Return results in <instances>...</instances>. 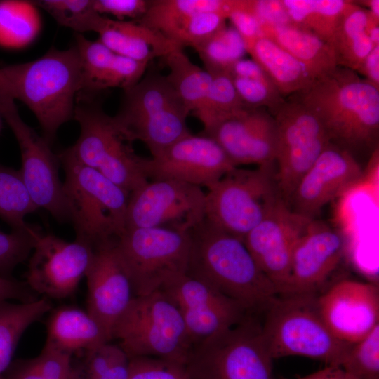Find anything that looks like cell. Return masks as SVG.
Segmentation results:
<instances>
[{
  "label": "cell",
  "instance_id": "cell-29",
  "mask_svg": "<svg viewBox=\"0 0 379 379\" xmlns=\"http://www.w3.org/2000/svg\"><path fill=\"white\" fill-rule=\"evenodd\" d=\"M366 9L347 1L331 45L338 66L358 72L374 48L366 31Z\"/></svg>",
  "mask_w": 379,
  "mask_h": 379
},
{
  "label": "cell",
  "instance_id": "cell-57",
  "mask_svg": "<svg viewBox=\"0 0 379 379\" xmlns=\"http://www.w3.org/2000/svg\"><path fill=\"white\" fill-rule=\"evenodd\" d=\"M0 379H5V378H4L2 376H0Z\"/></svg>",
  "mask_w": 379,
  "mask_h": 379
},
{
  "label": "cell",
  "instance_id": "cell-21",
  "mask_svg": "<svg viewBox=\"0 0 379 379\" xmlns=\"http://www.w3.org/2000/svg\"><path fill=\"white\" fill-rule=\"evenodd\" d=\"M204 135L213 139L237 167L276 164V125L266 109H244Z\"/></svg>",
  "mask_w": 379,
  "mask_h": 379
},
{
  "label": "cell",
  "instance_id": "cell-19",
  "mask_svg": "<svg viewBox=\"0 0 379 379\" xmlns=\"http://www.w3.org/2000/svg\"><path fill=\"white\" fill-rule=\"evenodd\" d=\"M317 305L328 328L345 343L359 342L379 325V289L372 283L343 279L318 295Z\"/></svg>",
  "mask_w": 379,
  "mask_h": 379
},
{
  "label": "cell",
  "instance_id": "cell-1",
  "mask_svg": "<svg viewBox=\"0 0 379 379\" xmlns=\"http://www.w3.org/2000/svg\"><path fill=\"white\" fill-rule=\"evenodd\" d=\"M187 274L238 302L247 312H265L279 295L244 241L205 218L190 232Z\"/></svg>",
  "mask_w": 379,
  "mask_h": 379
},
{
  "label": "cell",
  "instance_id": "cell-41",
  "mask_svg": "<svg viewBox=\"0 0 379 379\" xmlns=\"http://www.w3.org/2000/svg\"><path fill=\"white\" fill-rule=\"evenodd\" d=\"M41 230L32 226L27 230L0 231V276L12 277L15 267L27 260Z\"/></svg>",
  "mask_w": 379,
  "mask_h": 379
},
{
  "label": "cell",
  "instance_id": "cell-3",
  "mask_svg": "<svg viewBox=\"0 0 379 379\" xmlns=\"http://www.w3.org/2000/svg\"><path fill=\"white\" fill-rule=\"evenodd\" d=\"M8 94L26 105L51 145L59 128L74 119V100L83 89V72L76 46L51 48L41 57L0 68Z\"/></svg>",
  "mask_w": 379,
  "mask_h": 379
},
{
  "label": "cell",
  "instance_id": "cell-46",
  "mask_svg": "<svg viewBox=\"0 0 379 379\" xmlns=\"http://www.w3.org/2000/svg\"><path fill=\"white\" fill-rule=\"evenodd\" d=\"M246 8L260 24L293 25L281 0H246Z\"/></svg>",
  "mask_w": 379,
  "mask_h": 379
},
{
  "label": "cell",
  "instance_id": "cell-16",
  "mask_svg": "<svg viewBox=\"0 0 379 379\" xmlns=\"http://www.w3.org/2000/svg\"><path fill=\"white\" fill-rule=\"evenodd\" d=\"M311 220L293 211L281 199L244 239L257 265L279 295L290 292L293 251Z\"/></svg>",
  "mask_w": 379,
  "mask_h": 379
},
{
  "label": "cell",
  "instance_id": "cell-15",
  "mask_svg": "<svg viewBox=\"0 0 379 379\" xmlns=\"http://www.w3.org/2000/svg\"><path fill=\"white\" fill-rule=\"evenodd\" d=\"M93 255V248L84 243L40 232L28 258L25 281L41 297L69 298L85 277Z\"/></svg>",
  "mask_w": 379,
  "mask_h": 379
},
{
  "label": "cell",
  "instance_id": "cell-5",
  "mask_svg": "<svg viewBox=\"0 0 379 379\" xmlns=\"http://www.w3.org/2000/svg\"><path fill=\"white\" fill-rule=\"evenodd\" d=\"M74 119L80 126L76 142L62 152L93 168L131 194L148 180V158L135 151V140L117 117L95 102L75 105Z\"/></svg>",
  "mask_w": 379,
  "mask_h": 379
},
{
  "label": "cell",
  "instance_id": "cell-36",
  "mask_svg": "<svg viewBox=\"0 0 379 379\" xmlns=\"http://www.w3.org/2000/svg\"><path fill=\"white\" fill-rule=\"evenodd\" d=\"M193 48L209 73L227 72L246 53L239 34L226 25Z\"/></svg>",
  "mask_w": 379,
  "mask_h": 379
},
{
  "label": "cell",
  "instance_id": "cell-31",
  "mask_svg": "<svg viewBox=\"0 0 379 379\" xmlns=\"http://www.w3.org/2000/svg\"><path fill=\"white\" fill-rule=\"evenodd\" d=\"M168 69L167 79L190 113L197 115L202 109L211 84L212 76L195 65L178 48L162 58Z\"/></svg>",
  "mask_w": 379,
  "mask_h": 379
},
{
  "label": "cell",
  "instance_id": "cell-26",
  "mask_svg": "<svg viewBox=\"0 0 379 379\" xmlns=\"http://www.w3.org/2000/svg\"><path fill=\"white\" fill-rule=\"evenodd\" d=\"M45 344L72 355L110 342L103 327L86 310L71 306L54 310L47 322Z\"/></svg>",
  "mask_w": 379,
  "mask_h": 379
},
{
  "label": "cell",
  "instance_id": "cell-44",
  "mask_svg": "<svg viewBox=\"0 0 379 379\" xmlns=\"http://www.w3.org/2000/svg\"><path fill=\"white\" fill-rule=\"evenodd\" d=\"M128 358L119 345L110 342L86 352V364L84 379H95L112 366Z\"/></svg>",
  "mask_w": 379,
  "mask_h": 379
},
{
  "label": "cell",
  "instance_id": "cell-42",
  "mask_svg": "<svg viewBox=\"0 0 379 379\" xmlns=\"http://www.w3.org/2000/svg\"><path fill=\"white\" fill-rule=\"evenodd\" d=\"M25 365L49 379H70L81 375L72 364V355L46 344L41 353Z\"/></svg>",
  "mask_w": 379,
  "mask_h": 379
},
{
  "label": "cell",
  "instance_id": "cell-40",
  "mask_svg": "<svg viewBox=\"0 0 379 379\" xmlns=\"http://www.w3.org/2000/svg\"><path fill=\"white\" fill-rule=\"evenodd\" d=\"M229 15L219 11L195 14L175 26L166 36L182 47L194 48L224 27Z\"/></svg>",
  "mask_w": 379,
  "mask_h": 379
},
{
  "label": "cell",
  "instance_id": "cell-50",
  "mask_svg": "<svg viewBox=\"0 0 379 379\" xmlns=\"http://www.w3.org/2000/svg\"><path fill=\"white\" fill-rule=\"evenodd\" d=\"M273 379H289L285 378ZM294 379H356L340 366H326L322 369L307 375Z\"/></svg>",
  "mask_w": 379,
  "mask_h": 379
},
{
  "label": "cell",
  "instance_id": "cell-27",
  "mask_svg": "<svg viewBox=\"0 0 379 379\" xmlns=\"http://www.w3.org/2000/svg\"><path fill=\"white\" fill-rule=\"evenodd\" d=\"M259 26L260 36L277 44L306 66L317 79L338 67L331 46L312 32L294 25Z\"/></svg>",
  "mask_w": 379,
  "mask_h": 379
},
{
  "label": "cell",
  "instance_id": "cell-17",
  "mask_svg": "<svg viewBox=\"0 0 379 379\" xmlns=\"http://www.w3.org/2000/svg\"><path fill=\"white\" fill-rule=\"evenodd\" d=\"M161 291L180 310L192 347L246 317L247 312L238 302L187 274Z\"/></svg>",
  "mask_w": 379,
  "mask_h": 379
},
{
  "label": "cell",
  "instance_id": "cell-9",
  "mask_svg": "<svg viewBox=\"0 0 379 379\" xmlns=\"http://www.w3.org/2000/svg\"><path fill=\"white\" fill-rule=\"evenodd\" d=\"M281 199L275 164L255 169L235 167L208 188L205 219L244 241Z\"/></svg>",
  "mask_w": 379,
  "mask_h": 379
},
{
  "label": "cell",
  "instance_id": "cell-11",
  "mask_svg": "<svg viewBox=\"0 0 379 379\" xmlns=\"http://www.w3.org/2000/svg\"><path fill=\"white\" fill-rule=\"evenodd\" d=\"M261 324L246 317L193 345L185 364L190 379H273Z\"/></svg>",
  "mask_w": 379,
  "mask_h": 379
},
{
  "label": "cell",
  "instance_id": "cell-37",
  "mask_svg": "<svg viewBox=\"0 0 379 379\" xmlns=\"http://www.w3.org/2000/svg\"><path fill=\"white\" fill-rule=\"evenodd\" d=\"M212 81L206 102L196 115L208 131L222 120L244 109L232 79L227 72L210 73Z\"/></svg>",
  "mask_w": 379,
  "mask_h": 379
},
{
  "label": "cell",
  "instance_id": "cell-55",
  "mask_svg": "<svg viewBox=\"0 0 379 379\" xmlns=\"http://www.w3.org/2000/svg\"><path fill=\"white\" fill-rule=\"evenodd\" d=\"M0 93H4L6 95H8L7 92L6 84L1 70H0Z\"/></svg>",
  "mask_w": 379,
  "mask_h": 379
},
{
  "label": "cell",
  "instance_id": "cell-49",
  "mask_svg": "<svg viewBox=\"0 0 379 379\" xmlns=\"http://www.w3.org/2000/svg\"><path fill=\"white\" fill-rule=\"evenodd\" d=\"M365 79L379 88V46L374 47L366 56L359 70Z\"/></svg>",
  "mask_w": 379,
  "mask_h": 379
},
{
  "label": "cell",
  "instance_id": "cell-22",
  "mask_svg": "<svg viewBox=\"0 0 379 379\" xmlns=\"http://www.w3.org/2000/svg\"><path fill=\"white\" fill-rule=\"evenodd\" d=\"M114 242L108 241L93 248V258L85 275L86 311L103 327L110 340L115 324L134 297Z\"/></svg>",
  "mask_w": 379,
  "mask_h": 379
},
{
  "label": "cell",
  "instance_id": "cell-4",
  "mask_svg": "<svg viewBox=\"0 0 379 379\" xmlns=\"http://www.w3.org/2000/svg\"><path fill=\"white\" fill-rule=\"evenodd\" d=\"M317 293L278 295L265 311L261 333L272 358L302 356L341 366L352 344L335 338L325 324Z\"/></svg>",
  "mask_w": 379,
  "mask_h": 379
},
{
  "label": "cell",
  "instance_id": "cell-32",
  "mask_svg": "<svg viewBox=\"0 0 379 379\" xmlns=\"http://www.w3.org/2000/svg\"><path fill=\"white\" fill-rule=\"evenodd\" d=\"M247 109H266L273 115L286 98L253 60L240 59L227 71Z\"/></svg>",
  "mask_w": 379,
  "mask_h": 379
},
{
  "label": "cell",
  "instance_id": "cell-34",
  "mask_svg": "<svg viewBox=\"0 0 379 379\" xmlns=\"http://www.w3.org/2000/svg\"><path fill=\"white\" fill-rule=\"evenodd\" d=\"M281 1L294 25L312 32L329 45H332L347 1L281 0Z\"/></svg>",
  "mask_w": 379,
  "mask_h": 379
},
{
  "label": "cell",
  "instance_id": "cell-2",
  "mask_svg": "<svg viewBox=\"0 0 379 379\" xmlns=\"http://www.w3.org/2000/svg\"><path fill=\"white\" fill-rule=\"evenodd\" d=\"M295 95L317 115L331 143L350 152L372 148L379 134V88L337 67Z\"/></svg>",
  "mask_w": 379,
  "mask_h": 379
},
{
  "label": "cell",
  "instance_id": "cell-45",
  "mask_svg": "<svg viewBox=\"0 0 379 379\" xmlns=\"http://www.w3.org/2000/svg\"><path fill=\"white\" fill-rule=\"evenodd\" d=\"M150 1L147 0H93L95 10L100 15L109 14L119 20L131 18L140 20L147 12Z\"/></svg>",
  "mask_w": 379,
  "mask_h": 379
},
{
  "label": "cell",
  "instance_id": "cell-8",
  "mask_svg": "<svg viewBox=\"0 0 379 379\" xmlns=\"http://www.w3.org/2000/svg\"><path fill=\"white\" fill-rule=\"evenodd\" d=\"M122 105L115 115L133 139L142 142L154 157L190 134V114L166 75L149 73L124 90Z\"/></svg>",
  "mask_w": 379,
  "mask_h": 379
},
{
  "label": "cell",
  "instance_id": "cell-10",
  "mask_svg": "<svg viewBox=\"0 0 379 379\" xmlns=\"http://www.w3.org/2000/svg\"><path fill=\"white\" fill-rule=\"evenodd\" d=\"M117 254L134 296L161 291L187 271L190 232L165 228H126L115 240Z\"/></svg>",
  "mask_w": 379,
  "mask_h": 379
},
{
  "label": "cell",
  "instance_id": "cell-38",
  "mask_svg": "<svg viewBox=\"0 0 379 379\" xmlns=\"http://www.w3.org/2000/svg\"><path fill=\"white\" fill-rule=\"evenodd\" d=\"M34 7L42 8L60 25L78 34L96 32L102 15L94 8L93 0H36L29 1Z\"/></svg>",
  "mask_w": 379,
  "mask_h": 379
},
{
  "label": "cell",
  "instance_id": "cell-33",
  "mask_svg": "<svg viewBox=\"0 0 379 379\" xmlns=\"http://www.w3.org/2000/svg\"><path fill=\"white\" fill-rule=\"evenodd\" d=\"M241 0H154L140 23L157 30L166 36L177 25L189 17L206 11L229 15L239 7Z\"/></svg>",
  "mask_w": 379,
  "mask_h": 379
},
{
  "label": "cell",
  "instance_id": "cell-6",
  "mask_svg": "<svg viewBox=\"0 0 379 379\" xmlns=\"http://www.w3.org/2000/svg\"><path fill=\"white\" fill-rule=\"evenodd\" d=\"M65 172L63 188L76 239L93 248L126 230L130 194L97 170L58 154Z\"/></svg>",
  "mask_w": 379,
  "mask_h": 379
},
{
  "label": "cell",
  "instance_id": "cell-7",
  "mask_svg": "<svg viewBox=\"0 0 379 379\" xmlns=\"http://www.w3.org/2000/svg\"><path fill=\"white\" fill-rule=\"evenodd\" d=\"M112 337L129 359L158 358L185 366L192 348L180 310L161 291L134 296Z\"/></svg>",
  "mask_w": 379,
  "mask_h": 379
},
{
  "label": "cell",
  "instance_id": "cell-52",
  "mask_svg": "<svg viewBox=\"0 0 379 379\" xmlns=\"http://www.w3.org/2000/svg\"><path fill=\"white\" fill-rule=\"evenodd\" d=\"M366 9V8H365ZM366 31L374 47L379 46V18L366 10Z\"/></svg>",
  "mask_w": 379,
  "mask_h": 379
},
{
  "label": "cell",
  "instance_id": "cell-25",
  "mask_svg": "<svg viewBox=\"0 0 379 379\" xmlns=\"http://www.w3.org/2000/svg\"><path fill=\"white\" fill-rule=\"evenodd\" d=\"M96 33L98 40L115 53L147 65L182 47L136 20H113L102 15Z\"/></svg>",
  "mask_w": 379,
  "mask_h": 379
},
{
  "label": "cell",
  "instance_id": "cell-53",
  "mask_svg": "<svg viewBox=\"0 0 379 379\" xmlns=\"http://www.w3.org/2000/svg\"><path fill=\"white\" fill-rule=\"evenodd\" d=\"M11 379H49L45 378L35 371L31 370L25 364L18 370ZM70 379H84V376L80 375Z\"/></svg>",
  "mask_w": 379,
  "mask_h": 379
},
{
  "label": "cell",
  "instance_id": "cell-56",
  "mask_svg": "<svg viewBox=\"0 0 379 379\" xmlns=\"http://www.w3.org/2000/svg\"><path fill=\"white\" fill-rule=\"evenodd\" d=\"M1 128H2V122H1V117H0V133H1Z\"/></svg>",
  "mask_w": 379,
  "mask_h": 379
},
{
  "label": "cell",
  "instance_id": "cell-30",
  "mask_svg": "<svg viewBox=\"0 0 379 379\" xmlns=\"http://www.w3.org/2000/svg\"><path fill=\"white\" fill-rule=\"evenodd\" d=\"M51 310V300L44 297L26 302H0V376L9 366L24 332Z\"/></svg>",
  "mask_w": 379,
  "mask_h": 379
},
{
  "label": "cell",
  "instance_id": "cell-13",
  "mask_svg": "<svg viewBox=\"0 0 379 379\" xmlns=\"http://www.w3.org/2000/svg\"><path fill=\"white\" fill-rule=\"evenodd\" d=\"M0 115L18 143L22 160L20 172L33 203L59 222H69L63 182L59 175L58 156L45 138L21 119L14 100L0 104Z\"/></svg>",
  "mask_w": 379,
  "mask_h": 379
},
{
  "label": "cell",
  "instance_id": "cell-23",
  "mask_svg": "<svg viewBox=\"0 0 379 379\" xmlns=\"http://www.w3.org/2000/svg\"><path fill=\"white\" fill-rule=\"evenodd\" d=\"M344 251V238L337 230L322 220H311L293 251L288 294L317 293L338 266Z\"/></svg>",
  "mask_w": 379,
  "mask_h": 379
},
{
  "label": "cell",
  "instance_id": "cell-14",
  "mask_svg": "<svg viewBox=\"0 0 379 379\" xmlns=\"http://www.w3.org/2000/svg\"><path fill=\"white\" fill-rule=\"evenodd\" d=\"M201 187L174 180L148 181L128 198L126 228H165L190 232L205 218Z\"/></svg>",
  "mask_w": 379,
  "mask_h": 379
},
{
  "label": "cell",
  "instance_id": "cell-18",
  "mask_svg": "<svg viewBox=\"0 0 379 379\" xmlns=\"http://www.w3.org/2000/svg\"><path fill=\"white\" fill-rule=\"evenodd\" d=\"M235 167L213 139L190 133L148 159L147 175L149 181L174 180L208 188Z\"/></svg>",
  "mask_w": 379,
  "mask_h": 379
},
{
  "label": "cell",
  "instance_id": "cell-24",
  "mask_svg": "<svg viewBox=\"0 0 379 379\" xmlns=\"http://www.w3.org/2000/svg\"><path fill=\"white\" fill-rule=\"evenodd\" d=\"M75 46L83 72L81 92L109 88L126 90L141 79L148 65L118 55L99 40H89L81 34H77Z\"/></svg>",
  "mask_w": 379,
  "mask_h": 379
},
{
  "label": "cell",
  "instance_id": "cell-35",
  "mask_svg": "<svg viewBox=\"0 0 379 379\" xmlns=\"http://www.w3.org/2000/svg\"><path fill=\"white\" fill-rule=\"evenodd\" d=\"M38 208L24 184L20 170L0 164V218L12 230H27L25 217Z\"/></svg>",
  "mask_w": 379,
  "mask_h": 379
},
{
  "label": "cell",
  "instance_id": "cell-51",
  "mask_svg": "<svg viewBox=\"0 0 379 379\" xmlns=\"http://www.w3.org/2000/svg\"><path fill=\"white\" fill-rule=\"evenodd\" d=\"M129 358L118 362L95 379H128Z\"/></svg>",
  "mask_w": 379,
  "mask_h": 379
},
{
  "label": "cell",
  "instance_id": "cell-39",
  "mask_svg": "<svg viewBox=\"0 0 379 379\" xmlns=\"http://www.w3.org/2000/svg\"><path fill=\"white\" fill-rule=\"evenodd\" d=\"M340 367L356 379H379V325L352 344Z\"/></svg>",
  "mask_w": 379,
  "mask_h": 379
},
{
  "label": "cell",
  "instance_id": "cell-12",
  "mask_svg": "<svg viewBox=\"0 0 379 379\" xmlns=\"http://www.w3.org/2000/svg\"><path fill=\"white\" fill-rule=\"evenodd\" d=\"M272 116L278 187L288 204L302 176L331 142L319 119L295 94L286 98Z\"/></svg>",
  "mask_w": 379,
  "mask_h": 379
},
{
  "label": "cell",
  "instance_id": "cell-43",
  "mask_svg": "<svg viewBox=\"0 0 379 379\" xmlns=\"http://www.w3.org/2000/svg\"><path fill=\"white\" fill-rule=\"evenodd\" d=\"M128 379H190L185 366L152 357L129 359Z\"/></svg>",
  "mask_w": 379,
  "mask_h": 379
},
{
  "label": "cell",
  "instance_id": "cell-48",
  "mask_svg": "<svg viewBox=\"0 0 379 379\" xmlns=\"http://www.w3.org/2000/svg\"><path fill=\"white\" fill-rule=\"evenodd\" d=\"M27 285L26 281H21L13 277L0 276V302L18 300L20 302L34 301L39 298Z\"/></svg>",
  "mask_w": 379,
  "mask_h": 379
},
{
  "label": "cell",
  "instance_id": "cell-20",
  "mask_svg": "<svg viewBox=\"0 0 379 379\" xmlns=\"http://www.w3.org/2000/svg\"><path fill=\"white\" fill-rule=\"evenodd\" d=\"M361 173L354 155L331 142L302 176L288 205L296 213L314 219L326 204L359 181Z\"/></svg>",
  "mask_w": 379,
  "mask_h": 379
},
{
  "label": "cell",
  "instance_id": "cell-47",
  "mask_svg": "<svg viewBox=\"0 0 379 379\" xmlns=\"http://www.w3.org/2000/svg\"><path fill=\"white\" fill-rule=\"evenodd\" d=\"M228 19L241 36L246 50L259 37L260 26L255 17L246 8V0H241L239 8L232 12ZM247 53V52H246Z\"/></svg>",
  "mask_w": 379,
  "mask_h": 379
},
{
  "label": "cell",
  "instance_id": "cell-54",
  "mask_svg": "<svg viewBox=\"0 0 379 379\" xmlns=\"http://www.w3.org/2000/svg\"><path fill=\"white\" fill-rule=\"evenodd\" d=\"M357 5L362 6V8L369 11L375 17L379 18V1L378 0H365L359 1H353Z\"/></svg>",
  "mask_w": 379,
  "mask_h": 379
},
{
  "label": "cell",
  "instance_id": "cell-28",
  "mask_svg": "<svg viewBox=\"0 0 379 379\" xmlns=\"http://www.w3.org/2000/svg\"><path fill=\"white\" fill-rule=\"evenodd\" d=\"M246 52L267 74L284 98L302 91L317 79L302 62L265 37L257 39Z\"/></svg>",
  "mask_w": 379,
  "mask_h": 379
}]
</instances>
